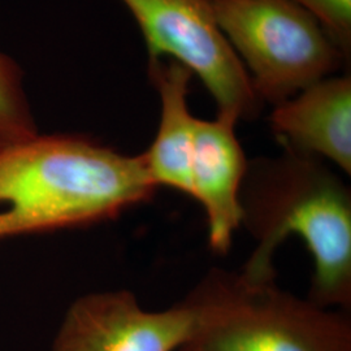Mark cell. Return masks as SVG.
Returning <instances> with one entry per match:
<instances>
[{"mask_svg": "<svg viewBox=\"0 0 351 351\" xmlns=\"http://www.w3.org/2000/svg\"><path fill=\"white\" fill-rule=\"evenodd\" d=\"M239 206L241 226L255 241L245 276L275 280V254L294 234L314 262L308 300L350 314L351 190L324 160L285 147L249 160Z\"/></svg>", "mask_w": 351, "mask_h": 351, "instance_id": "6da1fadb", "label": "cell"}, {"mask_svg": "<svg viewBox=\"0 0 351 351\" xmlns=\"http://www.w3.org/2000/svg\"><path fill=\"white\" fill-rule=\"evenodd\" d=\"M156 189L143 154L84 136L36 134L0 145V239L113 220Z\"/></svg>", "mask_w": 351, "mask_h": 351, "instance_id": "7a4b0ae2", "label": "cell"}, {"mask_svg": "<svg viewBox=\"0 0 351 351\" xmlns=\"http://www.w3.org/2000/svg\"><path fill=\"white\" fill-rule=\"evenodd\" d=\"M185 301L194 323L177 351H351L349 313L242 272L213 268Z\"/></svg>", "mask_w": 351, "mask_h": 351, "instance_id": "3957f363", "label": "cell"}, {"mask_svg": "<svg viewBox=\"0 0 351 351\" xmlns=\"http://www.w3.org/2000/svg\"><path fill=\"white\" fill-rule=\"evenodd\" d=\"M262 103L276 106L348 62L314 16L289 0H213Z\"/></svg>", "mask_w": 351, "mask_h": 351, "instance_id": "277c9868", "label": "cell"}, {"mask_svg": "<svg viewBox=\"0 0 351 351\" xmlns=\"http://www.w3.org/2000/svg\"><path fill=\"white\" fill-rule=\"evenodd\" d=\"M138 24L149 60L171 59L197 75L217 107L237 123L263 103L217 24L213 0H121Z\"/></svg>", "mask_w": 351, "mask_h": 351, "instance_id": "5b68a950", "label": "cell"}, {"mask_svg": "<svg viewBox=\"0 0 351 351\" xmlns=\"http://www.w3.org/2000/svg\"><path fill=\"white\" fill-rule=\"evenodd\" d=\"M193 323L185 300L147 311L126 290L91 293L69 307L52 351H177Z\"/></svg>", "mask_w": 351, "mask_h": 351, "instance_id": "8992f818", "label": "cell"}, {"mask_svg": "<svg viewBox=\"0 0 351 351\" xmlns=\"http://www.w3.org/2000/svg\"><path fill=\"white\" fill-rule=\"evenodd\" d=\"M236 125V120L221 114L213 120H195L190 197L206 213L210 247L216 254L230 250L241 226L239 193L249 160Z\"/></svg>", "mask_w": 351, "mask_h": 351, "instance_id": "52a82bcc", "label": "cell"}, {"mask_svg": "<svg viewBox=\"0 0 351 351\" xmlns=\"http://www.w3.org/2000/svg\"><path fill=\"white\" fill-rule=\"evenodd\" d=\"M269 126L282 147L351 175L350 75H330L274 106Z\"/></svg>", "mask_w": 351, "mask_h": 351, "instance_id": "ba28073f", "label": "cell"}, {"mask_svg": "<svg viewBox=\"0 0 351 351\" xmlns=\"http://www.w3.org/2000/svg\"><path fill=\"white\" fill-rule=\"evenodd\" d=\"M149 77L160 98L156 136L142 152L154 184L190 195V163L195 120L188 97L193 73L171 59L149 60Z\"/></svg>", "mask_w": 351, "mask_h": 351, "instance_id": "9c48e42d", "label": "cell"}, {"mask_svg": "<svg viewBox=\"0 0 351 351\" xmlns=\"http://www.w3.org/2000/svg\"><path fill=\"white\" fill-rule=\"evenodd\" d=\"M37 126L23 88V73L10 56L0 52V145L34 137Z\"/></svg>", "mask_w": 351, "mask_h": 351, "instance_id": "30bf717a", "label": "cell"}, {"mask_svg": "<svg viewBox=\"0 0 351 351\" xmlns=\"http://www.w3.org/2000/svg\"><path fill=\"white\" fill-rule=\"evenodd\" d=\"M311 13L349 62L351 55V0H289Z\"/></svg>", "mask_w": 351, "mask_h": 351, "instance_id": "8fae6325", "label": "cell"}]
</instances>
